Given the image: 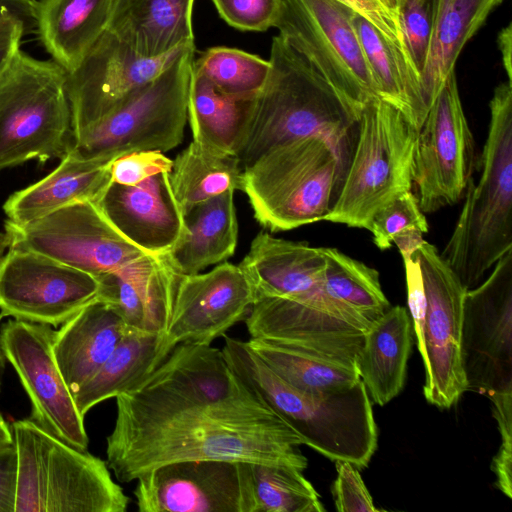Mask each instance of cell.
<instances>
[{
	"instance_id": "45",
	"label": "cell",
	"mask_w": 512,
	"mask_h": 512,
	"mask_svg": "<svg viewBox=\"0 0 512 512\" xmlns=\"http://www.w3.org/2000/svg\"><path fill=\"white\" fill-rule=\"evenodd\" d=\"M403 263L406 275L408 313L416 336L417 347L420 350L426 311V295L416 252Z\"/></svg>"
},
{
	"instance_id": "9",
	"label": "cell",
	"mask_w": 512,
	"mask_h": 512,
	"mask_svg": "<svg viewBox=\"0 0 512 512\" xmlns=\"http://www.w3.org/2000/svg\"><path fill=\"white\" fill-rule=\"evenodd\" d=\"M195 47L104 118L74 136L70 152L89 159L134 151L165 153L183 140Z\"/></svg>"
},
{
	"instance_id": "20",
	"label": "cell",
	"mask_w": 512,
	"mask_h": 512,
	"mask_svg": "<svg viewBox=\"0 0 512 512\" xmlns=\"http://www.w3.org/2000/svg\"><path fill=\"white\" fill-rule=\"evenodd\" d=\"M239 266L251 281L256 298L280 297L357 314L327 294L320 247L261 232Z\"/></svg>"
},
{
	"instance_id": "40",
	"label": "cell",
	"mask_w": 512,
	"mask_h": 512,
	"mask_svg": "<svg viewBox=\"0 0 512 512\" xmlns=\"http://www.w3.org/2000/svg\"><path fill=\"white\" fill-rule=\"evenodd\" d=\"M220 17L241 31L264 32L274 27L281 0H211Z\"/></svg>"
},
{
	"instance_id": "17",
	"label": "cell",
	"mask_w": 512,
	"mask_h": 512,
	"mask_svg": "<svg viewBox=\"0 0 512 512\" xmlns=\"http://www.w3.org/2000/svg\"><path fill=\"white\" fill-rule=\"evenodd\" d=\"M193 47L146 58L107 28L78 67L67 73L74 136L111 113Z\"/></svg>"
},
{
	"instance_id": "23",
	"label": "cell",
	"mask_w": 512,
	"mask_h": 512,
	"mask_svg": "<svg viewBox=\"0 0 512 512\" xmlns=\"http://www.w3.org/2000/svg\"><path fill=\"white\" fill-rule=\"evenodd\" d=\"M115 158L84 159L69 151L50 174L10 195L3 205L8 220L24 224L78 202L98 203L112 183Z\"/></svg>"
},
{
	"instance_id": "50",
	"label": "cell",
	"mask_w": 512,
	"mask_h": 512,
	"mask_svg": "<svg viewBox=\"0 0 512 512\" xmlns=\"http://www.w3.org/2000/svg\"><path fill=\"white\" fill-rule=\"evenodd\" d=\"M497 44L501 53L502 63L507 75V81L512 82V24L504 27L497 36Z\"/></svg>"
},
{
	"instance_id": "52",
	"label": "cell",
	"mask_w": 512,
	"mask_h": 512,
	"mask_svg": "<svg viewBox=\"0 0 512 512\" xmlns=\"http://www.w3.org/2000/svg\"><path fill=\"white\" fill-rule=\"evenodd\" d=\"M10 236L6 231L0 232V256L4 253V251L10 247Z\"/></svg>"
},
{
	"instance_id": "22",
	"label": "cell",
	"mask_w": 512,
	"mask_h": 512,
	"mask_svg": "<svg viewBox=\"0 0 512 512\" xmlns=\"http://www.w3.org/2000/svg\"><path fill=\"white\" fill-rule=\"evenodd\" d=\"M179 277L166 255H147L97 276V298L112 306L129 330L166 333Z\"/></svg>"
},
{
	"instance_id": "5",
	"label": "cell",
	"mask_w": 512,
	"mask_h": 512,
	"mask_svg": "<svg viewBox=\"0 0 512 512\" xmlns=\"http://www.w3.org/2000/svg\"><path fill=\"white\" fill-rule=\"evenodd\" d=\"M17 453L15 512H126L130 499L105 461L31 419L12 423Z\"/></svg>"
},
{
	"instance_id": "2",
	"label": "cell",
	"mask_w": 512,
	"mask_h": 512,
	"mask_svg": "<svg viewBox=\"0 0 512 512\" xmlns=\"http://www.w3.org/2000/svg\"><path fill=\"white\" fill-rule=\"evenodd\" d=\"M269 62L237 155L242 169L273 147L306 137L327 141L347 166L360 113L279 35L272 39Z\"/></svg>"
},
{
	"instance_id": "47",
	"label": "cell",
	"mask_w": 512,
	"mask_h": 512,
	"mask_svg": "<svg viewBox=\"0 0 512 512\" xmlns=\"http://www.w3.org/2000/svg\"><path fill=\"white\" fill-rule=\"evenodd\" d=\"M27 32L25 24L17 17L0 19V74L20 49L21 40Z\"/></svg>"
},
{
	"instance_id": "37",
	"label": "cell",
	"mask_w": 512,
	"mask_h": 512,
	"mask_svg": "<svg viewBox=\"0 0 512 512\" xmlns=\"http://www.w3.org/2000/svg\"><path fill=\"white\" fill-rule=\"evenodd\" d=\"M193 65L221 92L237 97H252L263 88L270 62L257 55L229 47H212Z\"/></svg>"
},
{
	"instance_id": "33",
	"label": "cell",
	"mask_w": 512,
	"mask_h": 512,
	"mask_svg": "<svg viewBox=\"0 0 512 512\" xmlns=\"http://www.w3.org/2000/svg\"><path fill=\"white\" fill-rule=\"evenodd\" d=\"M237 156L212 150L194 140L172 160L169 173L174 195L184 215L196 205L241 186Z\"/></svg>"
},
{
	"instance_id": "13",
	"label": "cell",
	"mask_w": 512,
	"mask_h": 512,
	"mask_svg": "<svg viewBox=\"0 0 512 512\" xmlns=\"http://www.w3.org/2000/svg\"><path fill=\"white\" fill-rule=\"evenodd\" d=\"M475 164L473 134L451 72L417 131L413 183L424 214L454 205L465 195Z\"/></svg>"
},
{
	"instance_id": "54",
	"label": "cell",
	"mask_w": 512,
	"mask_h": 512,
	"mask_svg": "<svg viewBox=\"0 0 512 512\" xmlns=\"http://www.w3.org/2000/svg\"><path fill=\"white\" fill-rule=\"evenodd\" d=\"M4 316L0 313V321L1 319L3 318ZM1 361H2V351H1V348H0V364H1Z\"/></svg>"
},
{
	"instance_id": "15",
	"label": "cell",
	"mask_w": 512,
	"mask_h": 512,
	"mask_svg": "<svg viewBox=\"0 0 512 512\" xmlns=\"http://www.w3.org/2000/svg\"><path fill=\"white\" fill-rule=\"evenodd\" d=\"M54 332L50 325L8 320L0 329V348L30 399L31 420L69 445L87 450L84 417L53 354Z\"/></svg>"
},
{
	"instance_id": "24",
	"label": "cell",
	"mask_w": 512,
	"mask_h": 512,
	"mask_svg": "<svg viewBox=\"0 0 512 512\" xmlns=\"http://www.w3.org/2000/svg\"><path fill=\"white\" fill-rule=\"evenodd\" d=\"M128 331L115 309L98 298L55 330L53 354L72 394L98 371Z\"/></svg>"
},
{
	"instance_id": "53",
	"label": "cell",
	"mask_w": 512,
	"mask_h": 512,
	"mask_svg": "<svg viewBox=\"0 0 512 512\" xmlns=\"http://www.w3.org/2000/svg\"><path fill=\"white\" fill-rule=\"evenodd\" d=\"M396 17L398 0H380ZM398 19V17H397Z\"/></svg>"
},
{
	"instance_id": "48",
	"label": "cell",
	"mask_w": 512,
	"mask_h": 512,
	"mask_svg": "<svg viewBox=\"0 0 512 512\" xmlns=\"http://www.w3.org/2000/svg\"><path fill=\"white\" fill-rule=\"evenodd\" d=\"M37 0H0V19L6 16L19 18L31 32L36 28Z\"/></svg>"
},
{
	"instance_id": "25",
	"label": "cell",
	"mask_w": 512,
	"mask_h": 512,
	"mask_svg": "<svg viewBox=\"0 0 512 512\" xmlns=\"http://www.w3.org/2000/svg\"><path fill=\"white\" fill-rule=\"evenodd\" d=\"M194 0H117L108 29L136 53L156 58L194 45Z\"/></svg>"
},
{
	"instance_id": "39",
	"label": "cell",
	"mask_w": 512,
	"mask_h": 512,
	"mask_svg": "<svg viewBox=\"0 0 512 512\" xmlns=\"http://www.w3.org/2000/svg\"><path fill=\"white\" fill-rule=\"evenodd\" d=\"M407 228H418L423 233L428 231L425 214L412 191L398 196L382 207L373 216L368 231L372 234L374 244L380 250H386L392 246L393 237Z\"/></svg>"
},
{
	"instance_id": "30",
	"label": "cell",
	"mask_w": 512,
	"mask_h": 512,
	"mask_svg": "<svg viewBox=\"0 0 512 512\" xmlns=\"http://www.w3.org/2000/svg\"><path fill=\"white\" fill-rule=\"evenodd\" d=\"M352 22L369 64L378 98L398 109L418 131L429 110L421 80L409 58L366 18Z\"/></svg>"
},
{
	"instance_id": "1",
	"label": "cell",
	"mask_w": 512,
	"mask_h": 512,
	"mask_svg": "<svg viewBox=\"0 0 512 512\" xmlns=\"http://www.w3.org/2000/svg\"><path fill=\"white\" fill-rule=\"evenodd\" d=\"M106 463L135 481L160 465L227 460L305 470L300 437L241 379L222 350L180 343L147 378L118 395Z\"/></svg>"
},
{
	"instance_id": "4",
	"label": "cell",
	"mask_w": 512,
	"mask_h": 512,
	"mask_svg": "<svg viewBox=\"0 0 512 512\" xmlns=\"http://www.w3.org/2000/svg\"><path fill=\"white\" fill-rule=\"evenodd\" d=\"M489 108L479 181H469L457 223L440 253L467 290L512 250V82L494 89Z\"/></svg>"
},
{
	"instance_id": "28",
	"label": "cell",
	"mask_w": 512,
	"mask_h": 512,
	"mask_svg": "<svg viewBox=\"0 0 512 512\" xmlns=\"http://www.w3.org/2000/svg\"><path fill=\"white\" fill-rule=\"evenodd\" d=\"M174 347L166 333L129 330L98 371L73 393L80 414L84 417L98 403L136 387Z\"/></svg>"
},
{
	"instance_id": "49",
	"label": "cell",
	"mask_w": 512,
	"mask_h": 512,
	"mask_svg": "<svg viewBox=\"0 0 512 512\" xmlns=\"http://www.w3.org/2000/svg\"><path fill=\"white\" fill-rule=\"evenodd\" d=\"M423 232L418 228H407L396 234L392 243H394L403 261L408 260L411 255L423 244Z\"/></svg>"
},
{
	"instance_id": "19",
	"label": "cell",
	"mask_w": 512,
	"mask_h": 512,
	"mask_svg": "<svg viewBox=\"0 0 512 512\" xmlns=\"http://www.w3.org/2000/svg\"><path fill=\"white\" fill-rule=\"evenodd\" d=\"M255 300V289L239 265L224 261L206 273L181 274L166 335L174 346L210 345L243 320Z\"/></svg>"
},
{
	"instance_id": "6",
	"label": "cell",
	"mask_w": 512,
	"mask_h": 512,
	"mask_svg": "<svg viewBox=\"0 0 512 512\" xmlns=\"http://www.w3.org/2000/svg\"><path fill=\"white\" fill-rule=\"evenodd\" d=\"M345 163L324 139L280 144L242 169L240 189L255 219L271 232L322 221L333 208Z\"/></svg>"
},
{
	"instance_id": "27",
	"label": "cell",
	"mask_w": 512,
	"mask_h": 512,
	"mask_svg": "<svg viewBox=\"0 0 512 512\" xmlns=\"http://www.w3.org/2000/svg\"><path fill=\"white\" fill-rule=\"evenodd\" d=\"M117 0H40L36 28L47 52L67 73L107 30Z\"/></svg>"
},
{
	"instance_id": "16",
	"label": "cell",
	"mask_w": 512,
	"mask_h": 512,
	"mask_svg": "<svg viewBox=\"0 0 512 512\" xmlns=\"http://www.w3.org/2000/svg\"><path fill=\"white\" fill-rule=\"evenodd\" d=\"M97 278L44 255L9 249L0 258L1 314L58 327L97 298Z\"/></svg>"
},
{
	"instance_id": "38",
	"label": "cell",
	"mask_w": 512,
	"mask_h": 512,
	"mask_svg": "<svg viewBox=\"0 0 512 512\" xmlns=\"http://www.w3.org/2000/svg\"><path fill=\"white\" fill-rule=\"evenodd\" d=\"M436 7L437 0H398L397 4L404 47L420 77L428 55Z\"/></svg>"
},
{
	"instance_id": "42",
	"label": "cell",
	"mask_w": 512,
	"mask_h": 512,
	"mask_svg": "<svg viewBox=\"0 0 512 512\" xmlns=\"http://www.w3.org/2000/svg\"><path fill=\"white\" fill-rule=\"evenodd\" d=\"M172 160L159 151H134L115 158L111 163L113 183L134 186L158 174L170 173Z\"/></svg>"
},
{
	"instance_id": "8",
	"label": "cell",
	"mask_w": 512,
	"mask_h": 512,
	"mask_svg": "<svg viewBox=\"0 0 512 512\" xmlns=\"http://www.w3.org/2000/svg\"><path fill=\"white\" fill-rule=\"evenodd\" d=\"M67 72L20 49L0 74V169L62 159L74 143Z\"/></svg>"
},
{
	"instance_id": "21",
	"label": "cell",
	"mask_w": 512,
	"mask_h": 512,
	"mask_svg": "<svg viewBox=\"0 0 512 512\" xmlns=\"http://www.w3.org/2000/svg\"><path fill=\"white\" fill-rule=\"evenodd\" d=\"M97 204L129 242L151 255L168 254L185 235L184 213L169 173L134 186L112 182Z\"/></svg>"
},
{
	"instance_id": "31",
	"label": "cell",
	"mask_w": 512,
	"mask_h": 512,
	"mask_svg": "<svg viewBox=\"0 0 512 512\" xmlns=\"http://www.w3.org/2000/svg\"><path fill=\"white\" fill-rule=\"evenodd\" d=\"M255 96L237 97L219 91L192 63L188 121L193 140L212 150L237 156Z\"/></svg>"
},
{
	"instance_id": "41",
	"label": "cell",
	"mask_w": 512,
	"mask_h": 512,
	"mask_svg": "<svg viewBox=\"0 0 512 512\" xmlns=\"http://www.w3.org/2000/svg\"><path fill=\"white\" fill-rule=\"evenodd\" d=\"M493 416L500 432L501 444L491 468L496 476V487L508 498H512V392L493 394Z\"/></svg>"
},
{
	"instance_id": "34",
	"label": "cell",
	"mask_w": 512,
	"mask_h": 512,
	"mask_svg": "<svg viewBox=\"0 0 512 512\" xmlns=\"http://www.w3.org/2000/svg\"><path fill=\"white\" fill-rule=\"evenodd\" d=\"M245 342L279 376L304 391L342 390L360 379L355 364L303 352L269 340L250 338Z\"/></svg>"
},
{
	"instance_id": "51",
	"label": "cell",
	"mask_w": 512,
	"mask_h": 512,
	"mask_svg": "<svg viewBox=\"0 0 512 512\" xmlns=\"http://www.w3.org/2000/svg\"><path fill=\"white\" fill-rule=\"evenodd\" d=\"M14 446V439L11 428L0 414V451Z\"/></svg>"
},
{
	"instance_id": "44",
	"label": "cell",
	"mask_w": 512,
	"mask_h": 512,
	"mask_svg": "<svg viewBox=\"0 0 512 512\" xmlns=\"http://www.w3.org/2000/svg\"><path fill=\"white\" fill-rule=\"evenodd\" d=\"M372 23L407 57L397 17L380 0H338ZM409 58V57H408ZM410 60V59H409Z\"/></svg>"
},
{
	"instance_id": "35",
	"label": "cell",
	"mask_w": 512,
	"mask_h": 512,
	"mask_svg": "<svg viewBox=\"0 0 512 512\" xmlns=\"http://www.w3.org/2000/svg\"><path fill=\"white\" fill-rule=\"evenodd\" d=\"M320 248L325 260L324 288L332 299L372 323L390 308L376 269L336 248Z\"/></svg>"
},
{
	"instance_id": "10",
	"label": "cell",
	"mask_w": 512,
	"mask_h": 512,
	"mask_svg": "<svg viewBox=\"0 0 512 512\" xmlns=\"http://www.w3.org/2000/svg\"><path fill=\"white\" fill-rule=\"evenodd\" d=\"M355 11L338 0H281L274 27L355 111L378 98L352 22Z\"/></svg>"
},
{
	"instance_id": "36",
	"label": "cell",
	"mask_w": 512,
	"mask_h": 512,
	"mask_svg": "<svg viewBox=\"0 0 512 512\" xmlns=\"http://www.w3.org/2000/svg\"><path fill=\"white\" fill-rule=\"evenodd\" d=\"M302 472L290 465L246 462L250 512H324Z\"/></svg>"
},
{
	"instance_id": "43",
	"label": "cell",
	"mask_w": 512,
	"mask_h": 512,
	"mask_svg": "<svg viewBox=\"0 0 512 512\" xmlns=\"http://www.w3.org/2000/svg\"><path fill=\"white\" fill-rule=\"evenodd\" d=\"M337 476L332 486L334 504L340 512H375L371 494L358 468L347 461H335Z\"/></svg>"
},
{
	"instance_id": "12",
	"label": "cell",
	"mask_w": 512,
	"mask_h": 512,
	"mask_svg": "<svg viewBox=\"0 0 512 512\" xmlns=\"http://www.w3.org/2000/svg\"><path fill=\"white\" fill-rule=\"evenodd\" d=\"M466 291L460 335L466 391L512 392V250Z\"/></svg>"
},
{
	"instance_id": "18",
	"label": "cell",
	"mask_w": 512,
	"mask_h": 512,
	"mask_svg": "<svg viewBox=\"0 0 512 512\" xmlns=\"http://www.w3.org/2000/svg\"><path fill=\"white\" fill-rule=\"evenodd\" d=\"M140 512H250L246 462L185 460L136 479Z\"/></svg>"
},
{
	"instance_id": "46",
	"label": "cell",
	"mask_w": 512,
	"mask_h": 512,
	"mask_svg": "<svg viewBox=\"0 0 512 512\" xmlns=\"http://www.w3.org/2000/svg\"><path fill=\"white\" fill-rule=\"evenodd\" d=\"M17 453L15 446L0 451V512H15Z\"/></svg>"
},
{
	"instance_id": "32",
	"label": "cell",
	"mask_w": 512,
	"mask_h": 512,
	"mask_svg": "<svg viewBox=\"0 0 512 512\" xmlns=\"http://www.w3.org/2000/svg\"><path fill=\"white\" fill-rule=\"evenodd\" d=\"M503 0H437L428 55L421 86L428 107L432 104L465 44L491 11Z\"/></svg>"
},
{
	"instance_id": "11",
	"label": "cell",
	"mask_w": 512,
	"mask_h": 512,
	"mask_svg": "<svg viewBox=\"0 0 512 512\" xmlns=\"http://www.w3.org/2000/svg\"><path fill=\"white\" fill-rule=\"evenodd\" d=\"M9 249L32 251L95 277L151 255L129 242L95 202H78L24 224L5 222Z\"/></svg>"
},
{
	"instance_id": "14",
	"label": "cell",
	"mask_w": 512,
	"mask_h": 512,
	"mask_svg": "<svg viewBox=\"0 0 512 512\" xmlns=\"http://www.w3.org/2000/svg\"><path fill=\"white\" fill-rule=\"evenodd\" d=\"M426 295L422 345L423 394L438 408L449 409L467 392L461 365L462 308L467 289L437 248L424 241L415 251Z\"/></svg>"
},
{
	"instance_id": "7",
	"label": "cell",
	"mask_w": 512,
	"mask_h": 512,
	"mask_svg": "<svg viewBox=\"0 0 512 512\" xmlns=\"http://www.w3.org/2000/svg\"><path fill=\"white\" fill-rule=\"evenodd\" d=\"M416 136L389 103L380 98L366 103L336 201L322 221L368 230L382 207L411 191Z\"/></svg>"
},
{
	"instance_id": "3",
	"label": "cell",
	"mask_w": 512,
	"mask_h": 512,
	"mask_svg": "<svg viewBox=\"0 0 512 512\" xmlns=\"http://www.w3.org/2000/svg\"><path fill=\"white\" fill-rule=\"evenodd\" d=\"M221 350L234 371L303 445L358 469L369 464L378 433L371 399L361 379L342 390L304 391L273 371L245 341L226 336Z\"/></svg>"
},
{
	"instance_id": "29",
	"label": "cell",
	"mask_w": 512,
	"mask_h": 512,
	"mask_svg": "<svg viewBox=\"0 0 512 512\" xmlns=\"http://www.w3.org/2000/svg\"><path fill=\"white\" fill-rule=\"evenodd\" d=\"M184 219L185 235L167 254L176 272L196 274L234 254L238 237L234 191H226L196 205Z\"/></svg>"
},
{
	"instance_id": "26",
	"label": "cell",
	"mask_w": 512,
	"mask_h": 512,
	"mask_svg": "<svg viewBox=\"0 0 512 512\" xmlns=\"http://www.w3.org/2000/svg\"><path fill=\"white\" fill-rule=\"evenodd\" d=\"M412 333L411 318L402 306L390 307L364 333L355 365L369 398L379 406L405 385Z\"/></svg>"
}]
</instances>
